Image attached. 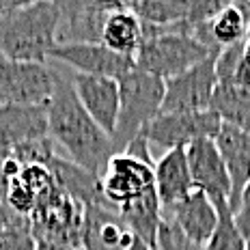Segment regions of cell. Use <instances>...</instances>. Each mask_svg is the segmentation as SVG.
Listing matches in <instances>:
<instances>
[{
    "mask_svg": "<svg viewBox=\"0 0 250 250\" xmlns=\"http://www.w3.org/2000/svg\"><path fill=\"white\" fill-rule=\"evenodd\" d=\"M127 9L143 24L155 28H179L190 13V0H140L127 2Z\"/></svg>",
    "mask_w": 250,
    "mask_h": 250,
    "instance_id": "obj_23",
    "label": "cell"
},
{
    "mask_svg": "<svg viewBox=\"0 0 250 250\" xmlns=\"http://www.w3.org/2000/svg\"><path fill=\"white\" fill-rule=\"evenodd\" d=\"M48 134L54 145L65 149L69 160L95 177H104L110 162L114 143L88 117L76 95L74 82L54 69V88L48 100Z\"/></svg>",
    "mask_w": 250,
    "mask_h": 250,
    "instance_id": "obj_1",
    "label": "cell"
},
{
    "mask_svg": "<svg viewBox=\"0 0 250 250\" xmlns=\"http://www.w3.org/2000/svg\"><path fill=\"white\" fill-rule=\"evenodd\" d=\"M153 168L143 160H136L127 153H114L102 177L104 199L112 207H121L125 203L138 199L145 192L155 188Z\"/></svg>",
    "mask_w": 250,
    "mask_h": 250,
    "instance_id": "obj_12",
    "label": "cell"
},
{
    "mask_svg": "<svg viewBox=\"0 0 250 250\" xmlns=\"http://www.w3.org/2000/svg\"><path fill=\"white\" fill-rule=\"evenodd\" d=\"M48 59L65 62L76 69V74L112 78V80H121L123 76L136 69L132 56L117 54L104 43H56L50 50Z\"/></svg>",
    "mask_w": 250,
    "mask_h": 250,
    "instance_id": "obj_10",
    "label": "cell"
},
{
    "mask_svg": "<svg viewBox=\"0 0 250 250\" xmlns=\"http://www.w3.org/2000/svg\"><path fill=\"white\" fill-rule=\"evenodd\" d=\"M155 194L160 199L162 211L173 209L186 196L194 192L186 149H170L155 162Z\"/></svg>",
    "mask_w": 250,
    "mask_h": 250,
    "instance_id": "obj_18",
    "label": "cell"
},
{
    "mask_svg": "<svg viewBox=\"0 0 250 250\" xmlns=\"http://www.w3.org/2000/svg\"><path fill=\"white\" fill-rule=\"evenodd\" d=\"M134 242L132 231L112 205H86L82 218V250H127Z\"/></svg>",
    "mask_w": 250,
    "mask_h": 250,
    "instance_id": "obj_14",
    "label": "cell"
},
{
    "mask_svg": "<svg viewBox=\"0 0 250 250\" xmlns=\"http://www.w3.org/2000/svg\"><path fill=\"white\" fill-rule=\"evenodd\" d=\"M121 7H125V2H100V0L59 2L61 24L56 43H102L108 15Z\"/></svg>",
    "mask_w": 250,
    "mask_h": 250,
    "instance_id": "obj_9",
    "label": "cell"
},
{
    "mask_svg": "<svg viewBox=\"0 0 250 250\" xmlns=\"http://www.w3.org/2000/svg\"><path fill=\"white\" fill-rule=\"evenodd\" d=\"M54 88V69L0 54V106H45Z\"/></svg>",
    "mask_w": 250,
    "mask_h": 250,
    "instance_id": "obj_5",
    "label": "cell"
},
{
    "mask_svg": "<svg viewBox=\"0 0 250 250\" xmlns=\"http://www.w3.org/2000/svg\"><path fill=\"white\" fill-rule=\"evenodd\" d=\"M37 239L33 235L30 218L20 225H13L0 231V250H35Z\"/></svg>",
    "mask_w": 250,
    "mask_h": 250,
    "instance_id": "obj_26",
    "label": "cell"
},
{
    "mask_svg": "<svg viewBox=\"0 0 250 250\" xmlns=\"http://www.w3.org/2000/svg\"><path fill=\"white\" fill-rule=\"evenodd\" d=\"M50 138L48 106H0V162L30 140Z\"/></svg>",
    "mask_w": 250,
    "mask_h": 250,
    "instance_id": "obj_15",
    "label": "cell"
},
{
    "mask_svg": "<svg viewBox=\"0 0 250 250\" xmlns=\"http://www.w3.org/2000/svg\"><path fill=\"white\" fill-rule=\"evenodd\" d=\"M143 41H145V26L127 9V2H125V7L108 15L102 37V43L108 50L134 59L136 52L140 50V45H143Z\"/></svg>",
    "mask_w": 250,
    "mask_h": 250,
    "instance_id": "obj_21",
    "label": "cell"
},
{
    "mask_svg": "<svg viewBox=\"0 0 250 250\" xmlns=\"http://www.w3.org/2000/svg\"><path fill=\"white\" fill-rule=\"evenodd\" d=\"M119 213H121L127 229L132 231V235L155 250L158 229L162 225V205H160V199L155 194V188L145 192L138 199L121 205Z\"/></svg>",
    "mask_w": 250,
    "mask_h": 250,
    "instance_id": "obj_20",
    "label": "cell"
},
{
    "mask_svg": "<svg viewBox=\"0 0 250 250\" xmlns=\"http://www.w3.org/2000/svg\"><path fill=\"white\" fill-rule=\"evenodd\" d=\"M220 52H213L199 65L190 67L184 74L164 82V102L160 114L173 112H205L209 110L213 91L218 86L216 59Z\"/></svg>",
    "mask_w": 250,
    "mask_h": 250,
    "instance_id": "obj_7",
    "label": "cell"
},
{
    "mask_svg": "<svg viewBox=\"0 0 250 250\" xmlns=\"http://www.w3.org/2000/svg\"><path fill=\"white\" fill-rule=\"evenodd\" d=\"M48 168L52 177H54L56 188H59L62 194L69 196V199H74L76 203H80L84 207L86 205H110V203L104 199L100 177L80 168L71 160L54 155L50 160Z\"/></svg>",
    "mask_w": 250,
    "mask_h": 250,
    "instance_id": "obj_19",
    "label": "cell"
},
{
    "mask_svg": "<svg viewBox=\"0 0 250 250\" xmlns=\"http://www.w3.org/2000/svg\"><path fill=\"white\" fill-rule=\"evenodd\" d=\"M24 220H28V218H26V216H20V213H15L11 207L7 205V203L0 199V231H2V229L13 227V225H20V222H24Z\"/></svg>",
    "mask_w": 250,
    "mask_h": 250,
    "instance_id": "obj_28",
    "label": "cell"
},
{
    "mask_svg": "<svg viewBox=\"0 0 250 250\" xmlns=\"http://www.w3.org/2000/svg\"><path fill=\"white\" fill-rule=\"evenodd\" d=\"M164 91V80L140 69L129 71L119 80L121 110H119L117 132L112 136L117 153H123L125 147L145 129V125H149L162 112Z\"/></svg>",
    "mask_w": 250,
    "mask_h": 250,
    "instance_id": "obj_4",
    "label": "cell"
},
{
    "mask_svg": "<svg viewBox=\"0 0 250 250\" xmlns=\"http://www.w3.org/2000/svg\"><path fill=\"white\" fill-rule=\"evenodd\" d=\"M209 110L216 112L222 123L233 125L250 136V88L218 84Z\"/></svg>",
    "mask_w": 250,
    "mask_h": 250,
    "instance_id": "obj_22",
    "label": "cell"
},
{
    "mask_svg": "<svg viewBox=\"0 0 250 250\" xmlns=\"http://www.w3.org/2000/svg\"><path fill=\"white\" fill-rule=\"evenodd\" d=\"M244 250H250V235L246 237V248H244Z\"/></svg>",
    "mask_w": 250,
    "mask_h": 250,
    "instance_id": "obj_32",
    "label": "cell"
},
{
    "mask_svg": "<svg viewBox=\"0 0 250 250\" xmlns=\"http://www.w3.org/2000/svg\"><path fill=\"white\" fill-rule=\"evenodd\" d=\"M188 166H190L192 184L196 190L205 192L216 209H231V179L220 158V151L213 138H203L186 149Z\"/></svg>",
    "mask_w": 250,
    "mask_h": 250,
    "instance_id": "obj_11",
    "label": "cell"
},
{
    "mask_svg": "<svg viewBox=\"0 0 250 250\" xmlns=\"http://www.w3.org/2000/svg\"><path fill=\"white\" fill-rule=\"evenodd\" d=\"M222 127V119L216 112H173L158 114L149 125H145L143 134L147 143H153L166 151L188 149L192 143L203 138H216Z\"/></svg>",
    "mask_w": 250,
    "mask_h": 250,
    "instance_id": "obj_8",
    "label": "cell"
},
{
    "mask_svg": "<svg viewBox=\"0 0 250 250\" xmlns=\"http://www.w3.org/2000/svg\"><path fill=\"white\" fill-rule=\"evenodd\" d=\"M59 2H22L0 20V54L20 62H43L56 45Z\"/></svg>",
    "mask_w": 250,
    "mask_h": 250,
    "instance_id": "obj_2",
    "label": "cell"
},
{
    "mask_svg": "<svg viewBox=\"0 0 250 250\" xmlns=\"http://www.w3.org/2000/svg\"><path fill=\"white\" fill-rule=\"evenodd\" d=\"M20 4H22V0H0V20L7 13H11L15 7H20Z\"/></svg>",
    "mask_w": 250,
    "mask_h": 250,
    "instance_id": "obj_30",
    "label": "cell"
},
{
    "mask_svg": "<svg viewBox=\"0 0 250 250\" xmlns=\"http://www.w3.org/2000/svg\"><path fill=\"white\" fill-rule=\"evenodd\" d=\"M155 250H205L199 244H194L168 216H162V225L158 229Z\"/></svg>",
    "mask_w": 250,
    "mask_h": 250,
    "instance_id": "obj_25",
    "label": "cell"
},
{
    "mask_svg": "<svg viewBox=\"0 0 250 250\" xmlns=\"http://www.w3.org/2000/svg\"><path fill=\"white\" fill-rule=\"evenodd\" d=\"M216 140V147L220 151V158L225 162V168L231 179V213H235L242 192L246 184L250 181V136L244 132H239L233 125L222 123Z\"/></svg>",
    "mask_w": 250,
    "mask_h": 250,
    "instance_id": "obj_16",
    "label": "cell"
},
{
    "mask_svg": "<svg viewBox=\"0 0 250 250\" xmlns=\"http://www.w3.org/2000/svg\"><path fill=\"white\" fill-rule=\"evenodd\" d=\"M71 82H74L76 95L84 106V110L88 112V117L112 138L114 132H117L119 110H121L119 80L76 74Z\"/></svg>",
    "mask_w": 250,
    "mask_h": 250,
    "instance_id": "obj_13",
    "label": "cell"
},
{
    "mask_svg": "<svg viewBox=\"0 0 250 250\" xmlns=\"http://www.w3.org/2000/svg\"><path fill=\"white\" fill-rule=\"evenodd\" d=\"M82 218H84V205L69 199L56 188L48 199L37 203L35 211L30 213V227L37 242L80 246Z\"/></svg>",
    "mask_w": 250,
    "mask_h": 250,
    "instance_id": "obj_6",
    "label": "cell"
},
{
    "mask_svg": "<svg viewBox=\"0 0 250 250\" xmlns=\"http://www.w3.org/2000/svg\"><path fill=\"white\" fill-rule=\"evenodd\" d=\"M35 250H82L80 246H65V244H50V242H37Z\"/></svg>",
    "mask_w": 250,
    "mask_h": 250,
    "instance_id": "obj_29",
    "label": "cell"
},
{
    "mask_svg": "<svg viewBox=\"0 0 250 250\" xmlns=\"http://www.w3.org/2000/svg\"><path fill=\"white\" fill-rule=\"evenodd\" d=\"M127 250H153V248H149V246H147V244H145V242H140V239H136V237H134L132 246H129Z\"/></svg>",
    "mask_w": 250,
    "mask_h": 250,
    "instance_id": "obj_31",
    "label": "cell"
},
{
    "mask_svg": "<svg viewBox=\"0 0 250 250\" xmlns=\"http://www.w3.org/2000/svg\"><path fill=\"white\" fill-rule=\"evenodd\" d=\"M248 33V13L239 2H229L220 13L209 22V37L220 50L242 43Z\"/></svg>",
    "mask_w": 250,
    "mask_h": 250,
    "instance_id": "obj_24",
    "label": "cell"
},
{
    "mask_svg": "<svg viewBox=\"0 0 250 250\" xmlns=\"http://www.w3.org/2000/svg\"><path fill=\"white\" fill-rule=\"evenodd\" d=\"M233 218H235V225L239 229V233H242L244 237L250 235V181L246 184L242 192V199H239V205L235 213H233Z\"/></svg>",
    "mask_w": 250,
    "mask_h": 250,
    "instance_id": "obj_27",
    "label": "cell"
},
{
    "mask_svg": "<svg viewBox=\"0 0 250 250\" xmlns=\"http://www.w3.org/2000/svg\"><path fill=\"white\" fill-rule=\"evenodd\" d=\"M145 26V41L140 50L134 56V65L136 69L145 71L149 76H155L160 80H170V78L184 74L190 67L199 65L213 52L199 39H194L188 33L179 30H166L155 28V26Z\"/></svg>",
    "mask_w": 250,
    "mask_h": 250,
    "instance_id": "obj_3",
    "label": "cell"
},
{
    "mask_svg": "<svg viewBox=\"0 0 250 250\" xmlns=\"http://www.w3.org/2000/svg\"><path fill=\"white\" fill-rule=\"evenodd\" d=\"M162 216H168L192 242L203 248L209 244V239L216 233L218 220H220V213L209 201V196L205 192L196 190V188L179 205H175L168 211H162Z\"/></svg>",
    "mask_w": 250,
    "mask_h": 250,
    "instance_id": "obj_17",
    "label": "cell"
}]
</instances>
